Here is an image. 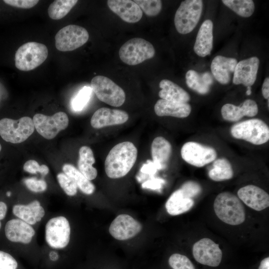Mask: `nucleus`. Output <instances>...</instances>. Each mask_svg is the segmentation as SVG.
Instances as JSON below:
<instances>
[{
    "label": "nucleus",
    "instance_id": "f257e3e1",
    "mask_svg": "<svg viewBox=\"0 0 269 269\" xmlns=\"http://www.w3.org/2000/svg\"><path fill=\"white\" fill-rule=\"evenodd\" d=\"M137 156V149L132 142L116 144L106 158L105 170L107 175L113 179L124 177L133 167Z\"/></svg>",
    "mask_w": 269,
    "mask_h": 269
},
{
    "label": "nucleus",
    "instance_id": "f03ea898",
    "mask_svg": "<svg viewBox=\"0 0 269 269\" xmlns=\"http://www.w3.org/2000/svg\"><path fill=\"white\" fill-rule=\"evenodd\" d=\"M214 209L218 218L224 223L238 225L245 220V209L240 199L229 192L219 194L214 203Z\"/></svg>",
    "mask_w": 269,
    "mask_h": 269
},
{
    "label": "nucleus",
    "instance_id": "7ed1b4c3",
    "mask_svg": "<svg viewBox=\"0 0 269 269\" xmlns=\"http://www.w3.org/2000/svg\"><path fill=\"white\" fill-rule=\"evenodd\" d=\"M232 136L255 145L266 143L269 139V128L258 119L247 120L234 125L230 130Z\"/></svg>",
    "mask_w": 269,
    "mask_h": 269
},
{
    "label": "nucleus",
    "instance_id": "20e7f679",
    "mask_svg": "<svg viewBox=\"0 0 269 269\" xmlns=\"http://www.w3.org/2000/svg\"><path fill=\"white\" fill-rule=\"evenodd\" d=\"M46 46L36 42H28L20 46L15 54V66L20 71H28L40 66L46 59Z\"/></svg>",
    "mask_w": 269,
    "mask_h": 269
},
{
    "label": "nucleus",
    "instance_id": "39448f33",
    "mask_svg": "<svg viewBox=\"0 0 269 269\" xmlns=\"http://www.w3.org/2000/svg\"><path fill=\"white\" fill-rule=\"evenodd\" d=\"M203 1L185 0L181 2L174 16V25L180 34L191 32L197 24L201 15Z\"/></svg>",
    "mask_w": 269,
    "mask_h": 269
},
{
    "label": "nucleus",
    "instance_id": "423d86ee",
    "mask_svg": "<svg viewBox=\"0 0 269 269\" xmlns=\"http://www.w3.org/2000/svg\"><path fill=\"white\" fill-rule=\"evenodd\" d=\"M33 120L23 117L17 120L3 118L0 120V135L7 142L18 143L27 139L34 132Z\"/></svg>",
    "mask_w": 269,
    "mask_h": 269
},
{
    "label": "nucleus",
    "instance_id": "0eeeda50",
    "mask_svg": "<svg viewBox=\"0 0 269 269\" xmlns=\"http://www.w3.org/2000/svg\"><path fill=\"white\" fill-rule=\"evenodd\" d=\"M152 44L141 38H133L126 42L119 52L121 60L129 65H136L152 58L155 55Z\"/></svg>",
    "mask_w": 269,
    "mask_h": 269
},
{
    "label": "nucleus",
    "instance_id": "6e6552de",
    "mask_svg": "<svg viewBox=\"0 0 269 269\" xmlns=\"http://www.w3.org/2000/svg\"><path fill=\"white\" fill-rule=\"evenodd\" d=\"M91 88L102 102L114 107H120L125 102L124 90L110 78L98 75L91 82Z\"/></svg>",
    "mask_w": 269,
    "mask_h": 269
},
{
    "label": "nucleus",
    "instance_id": "1a4fd4ad",
    "mask_svg": "<svg viewBox=\"0 0 269 269\" xmlns=\"http://www.w3.org/2000/svg\"><path fill=\"white\" fill-rule=\"evenodd\" d=\"M89 37V33L85 28L77 25H68L59 30L55 35V46L60 51H72L83 46Z\"/></svg>",
    "mask_w": 269,
    "mask_h": 269
},
{
    "label": "nucleus",
    "instance_id": "9d476101",
    "mask_svg": "<svg viewBox=\"0 0 269 269\" xmlns=\"http://www.w3.org/2000/svg\"><path fill=\"white\" fill-rule=\"evenodd\" d=\"M32 120L37 132L47 139L54 138L60 131L65 130L69 124L68 116L63 112H57L52 116L36 114Z\"/></svg>",
    "mask_w": 269,
    "mask_h": 269
},
{
    "label": "nucleus",
    "instance_id": "9b49d317",
    "mask_svg": "<svg viewBox=\"0 0 269 269\" xmlns=\"http://www.w3.org/2000/svg\"><path fill=\"white\" fill-rule=\"evenodd\" d=\"M70 226L68 220L63 216L52 218L45 226V240L54 249L66 247L70 241Z\"/></svg>",
    "mask_w": 269,
    "mask_h": 269
},
{
    "label": "nucleus",
    "instance_id": "f8f14e48",
    "mask_svg": "<svg viewBox=\"0 0 269 269\" xmlns=\"http://www.w3.org/2000/svg\"><path fill=\"white\" fill-rule=\"evenodd\" d=\"M181 155L187 163L201 167L214 161L217 157V152L212 147L189 141L182 146Z\"/></svg>",
    "mask_w": 269,
    "mask_h": 269
},
{
    "label": "nucleus",
    "instance_id": "ddd939ff",
    "mask_svg": "<svg viewBox=\"0 0 269 269\" xmlns=\"http://www.w3.org/2000/svg\"><path fill=\"white\" fill-rule=\"evenodd\" d=\"M192 253L199 263L212 267L218 266L222 259V252L218 244L209 238H202L193 246Z\"/></svg>",
    "mask_w": 269,
    "mask_h": 269
},
{
    "label": "nucleus",
    "instance_id": "4468645a",
    "mask_svg": "<svg viewBox=\"0 0 269 269\" xmlns=\"http://www.w3.org/2000/svg\"><path fill=\"white\" fill-rule=\"evenodd\" d=\"M141 229V224L132 216L120 214L112 221L109 230L115 239L124 241L134 237Z\"/></svg>",
    "mask_w": 269,
    "mask_h": 269
},
{
    "label": "nucleus",
    "instance_id": "2eb2a0df",
    "mask_svg": "<svg viewBox=\"0 0 269 269\" xmlns=\"http://www.w3.org/2000/svg\"><path fill=\"white\" fill-rule=\"evenodd\" d=\"M260 60L255 56L238 62L234 72L233 83L251 87L256 80Z\"/></svg>",
    "mask_w": 269,
    "mask_h": 269
},
{
    "label": "nucleus",
    "instance_id": "dca6fc26",
    "mask_svg": "<svg viewBox=\"0 0 269 269\" xmlns=\"http://www.w3.org/2000/svg\"><path fill=\"white\" fill-rule=\"evenodd\" d=\"M237 194L246 205L256 211H262L269 206L268 193L257 186H244L239 189Z\"/></svg>",
    "mask_w": 269,
    "mask_h": 269
},
{
    "label": "nucleus",
    "instance_id": "f3484780",
    "mask_svg": "<svg viewBox=\"0 0 269 269\" xmlns=\"http://www.w3.org/2000/svg\"><path fill=\"white\" fill-rule=\"evenodd\" d=\"M128 119L129 115L124 111L103 107L94 113L91 119V125L95 129H101L123 124Z\"/></svg>",
    "mask_w": 269,
    "mask_h": 269
},
{
    "label": "nucleus",
    "instance_id": "a211bd4d",
    "mask_svg": "<svg viewBox=\"0 0 269 269\" xmlns=\"http://www.w3.org/2000/svg\"><path fill=\"white\" fill-rule=\"evenodd\" d=\"M107 4L111 11L125 22L135 23L142 16L141 9L134 0H108Z\"/></svg>",
    "mask_w": 269,
    "mask_h": 269
},
{
    "label": "nucleus",
    "instance_id": "6ab92c4d",
    "mask_svg": "<svg viewBox=\"0 0 269 269\" xmlns=\"http://www.w3.org/2000/svg\"><path fill=\"white\" fill-rule=\"evenodd\" d=\"M4 232L6 237L10 241L25 244L30 243L35 235V230L30 225L18 219L7 222Z\"/></svg>",
    "mask_w": 269,
    "mask_h": 269
},
{
    "label": "nucleus",
    "instance_id": "aec40b11",
    "mask_svg": "<svg viewBox=\"0 0 269 269\" xmlns=\"http://www.w3.org/2000/svg\"><path fill=\"white\" fill-rule=\"evenodd\" d=\"M257 103L251 99L246 100L241 106H237L232 104H226L221 108L223 118L229 122H236L244 116L253 117L258 113Z\"/></svg>",
    "mask_w": 269,
    "mask_h": 269
},
{
    "label": "nucleus",
    "instance_id": "412c9836",
    "mask_svg": "<svg viewBox=\"0 0 269 269\" xmlns=\"http://www.w3.org/2000/svg\"><path fill=\"white\" fill-rule=\"evenodd\" d=\"M237 60L221 55L216 56L211 64V72L216 80L221 84H227L235 71Z\"/></svg>",
    "mask_w": 269,
    "mask_h": 269
},
{
    "label": "nucleus",
    "instance_id": "4be33fe9",
    "mask_svg": "<svg viewBox=\"0 0 269 269\" xmlns=\"http://www.w3.org/2000/svg\"><path fill=\"white\" fill-rule=\"evenodd\" d=\"M212 21L205 20L201 24L196 36L194 51L198 56L204 57L209 55L213 48Z\"/></svg>",
    "mask_w": 269,
    "mask_h": 269
},
{
    "label": "nucleus",
    "instance_id": "5701e85b",
    "mask_svg": "<svg viewBox=\"0 0 269 269\" xmlns=\"http://www.w3.org/2000/svg\"><path fill=\"white\" fill-rule=\"evenodd\" d=\"M154 109L158 116H171L178 118L187 117L191 112V107L187 103L175 102L163 99H159L156 102Z\"/></svg>",
    "mask_w": 269,
    "mask_h": 269
},
{
    "label": "nucleus",
    "instance_id": "b1692460",
    "mask_svg": "<svg viewBox=\"0 0 269 269\" xmlns=\"http://www.w3.org/2000/svg\"><path fill=\"white\" fill-rule=\"evenodd\" d=\"M12 213L30 225L39 222L45 215V211L38 200H34L27 205H15L12 208Z\"/></svg>",
    "mask_w": 269,
    "mask_h": 269
},
{
    "label": "nucleus",
    "instance_id": "393cba45",
    "mask_svg": "<svg viewBox=\"0 0 269 269\" xmlns=\"http://www.w3.org/2000/svg\"><path fill=\"white\" fill-rule=\"evenodd\" d=\"M152 161L158 170L165 169L172 152L170 143L162 136L155 137L151 144Z\"/></svg>",
    "mask_w": 269,
    "mask_h": 269
},
{
    "label": "nucleus",
    "instance_id": "a878e982",
    "mask_svg": "<svg viewBox=\"0 0 269 269\" xmlns=\"http://www.w3.org/2000/svg\"><path fill=\"white\" fill-rule=\"evenodd\" d=\"M159 86L161 90L158 95L161 99L179 103H187L190 99L185 90L170 80L163 79Z\"/></svg>",
    "mask_w": 269,
    "mask_h": 269
},
{
    "label": "nucleus",
    "instance_id": "bb28decb",
    "mask_svg": "<svg viewBox=\"0 0 269 269\" xmlns=\"http://www.w3.org/2000/svg\"><path fill=\"white\" fill-rule=\"evenodd\" d=\"M194 204L193 199L187 196L179 189L170 196L165 203V208L169 214L175 216L189 211Z\"/></svg>",
    "mask_w": 269,
    "mask_h": 269
},
{
    "label": "nucleus",
    "instance_id": "cd10ccee",
    "mask_svg": "<svg viewBox=\"0 0 269 269\" xmlns=\"http://www.w3.org/2000/svg\"><path fill=\"white\" fill-rule=\"evenodd\" d=\"M185 79L188 87L201 95L207 94L213 83V79L209 73L200 74L193 70L187 72Z\"/></svg>",
    "mask_w": 269,
    "mask_h": 269
},
{
    "label": "nucleus",
    "instance_id": "c85d7f7f",
    "mask_svg": "<svg viewBox=\"0 0 269 269\" xmlns=\"http://www.w3.org/2000/svg\"><path fill=\"white\" fill-rule=\"evenodd\" d=\"M79 159L78 161L79 170L89 180L95 179L97 176V170L92 165L95 159L92 150L87 146H82L79 151Z\"/></svg>",
    "mask_w": 269,
    "mask_h": 269
},
{
    "label": "nucleus",
    "instance_id": "c756f323",
    "mask_svg": "<svg viewBox=\"0 0 269 269\" xmlns=\"http://www.w3.org/2000/svg\"><path fill=\"white\" fill-rule=\"evenodd\" d=\"M212 168L208 172L211 179L215 181H222L230 179L233 176V170L229 161L225 158L215 159Z\"/></svg>",
    "mask_w": 269,
    "mask_h": 269
},
{
    "label": "nucleus",
    "instance_id": "7c9ffc66",
    "mask_svg": "<svg viewBox=\"0 0 269 269\" xmlns=\"http://www.w3.org/2000/svg\"><path fill=\"white\" fill-rule=\"evenodd\" d=\"M62 170L65 174L75 180L77 187L83 193L90 195L94 193L95 185L73 165L65 164L62 167Z\"/></svg>",
    "mask_w": 269,
    "mask_h": 269
},
{
    "label": "nucleus",
    "instance_id": "2f4dec72",
    "mask_svg": "<svg viewBox=\"0 0 269 269\" xmlns=\"http://www.w3.org/2000/svg\"><path fill=\"white\" fill-rule=\"evenodd\" d=\"M77 2V0H54L48 7V15L52 19H60L69 12Z\"/></svg>",
    "mask_w": 269,
    "mask_h": 269
},
{
    "label": "nucleus",
    "instance_id": "473e14b6",
    "mask_svg": "<svg viewBox=\"0 0 269 269\" xmlns=\"http://www.w3.org/2000/svg\"><path fill=\"white\" fill-rule=\"evenodd\" d=\"M222 1L226 6L242 17H250L255 11V4L252 0H223Z\"/></svg>",
    "mask_w": 269,
    "mask_h": 269
},
{
    "label": "nucleus",
    "instance_id": "72a5a7b5",
    "mask_svg": "<svg viewBox=\"0 0 269 269\" xmlns=\"http://www.w3.org/2000/svg\"><path fill=\"white\" fill-rule=\"evenodd\" d=\"M134 1L149 16L158 15L162 8V2L159 0H135Z\"/></svg>",
    "mask_w": 269,
    "mask_h": 269
},
{
    "label": "nucleus",
    "instance_id": "f704fd0d",
    "mask_svg": "<svg viewBox=\"0 0 269 269\" xmlns=\"http://www.w3.org/2000/svg\"><path fill=\"white\" fill-rule=\"evenodd\" d=\"M92 89L88 86H84L73 98L72 107L75 111L82 110L86 105L90 99Z\"/></svg>",
    "mask_w": 269,
    "mask_h": 269
},
{
    "label": "nucleus",
    "instance_id": "c9c22d12",
    "mask_svg": "<svg viewBox=\"0 0 269 269\" xmlns=\"http://www.w3.org/2000/svg\"><path fill=\"white\" fill-rule=\"evenodd\" d=\"M168 263L172 269H195L190 260L185 255L180 254L171 255Z\"/></svg>",
    "mask_w": 269,
    "mask_h": 269
},
{
    "label": "nucleus",
    "instance_id": "e433bc0d",
    "mask_svg": "<svg viewBox=\"0 0 269 269\" xmlns=\"http://www.w3.org/2000/svg\"><path fill=\"white\" fill-rule=\"evenodd\" d=\"M57 178L60 187L68 196H72L77 193V185L75 180L64 173H59Z\"/></svg>",
    "mask_w": 269,
    "mask_h": 269
},
{
    "label": "nucleus",
    "instance_id": "4c0bfd02",
    "mask_svg": "<svg viewBox=\"0 0 269 269\" xmlns=\"http://www.w3.org/2000/svg\"><path fill=\"white\" fill-rule=\"evenodd\" d=\"M24 183L27 188L34 192H42L47 189V183L43 179H37L35 177L26 178Z\"/></svg>",
    "mask_w": 269,
    "mask_h": 269
},
{
    "label": "nucleus",
    "instance_id": "58836bf2",
    "mask_svg": "<svg viewBox=\"0 0 269 269\" xmlns=\"http://www.w3.org/2000/svg\"><path fill=\"white\" fill-rule=\"evenodd\" d=\"M180 189L187 196L192 199L199 195L202 191L200 184L193 181L185 182Z\"/></svg>",
    "mask_w": 269,
    "mask_h": 269
},
{
    "label": "nucleus",
    "instance_id": "ea45409f",
    "mask_svg": "<svg viewBox=\"0 0 269 269\" xmlns=\"http://www.w3.org/2000/svg\"><path fill=\"white\" fill-rule=\"evenodd\" d=\"M17 263L10 254L0 251V269H17Z\"/></svg>",
    "mask_w": 269,
    "mask_h": 269
},
{
    "label": "nucleus",
    "instance_id": "a19ab883",
    "mask_svg": "<svg viewBox=\"0 0 269 269\" xmlns=\"http://www.w3.org/2000/svg\"><path fill=\"white\" fill-rule=\"evenodd\" d=\"M3 1L13 7L21 8H30L36 5L39 0H4Z\"/></svg>",
    "mask_w": 269,
    "mask_h": 269
},
{
    "label": "nucleus",
    "instance_id": "79ce46f5",
    "mask_svg": "<svg viewBox=\"0 0 269 269\" xmlns=\"http://www.w3.org/2000/svg\"><path fill=\"white\" fill-rule=\"evenodd\" d=\"M23 168L25 171L31 174H36L40 172V165L34 160H29L25 162Z\"/></svg>",
    "mask_w": 269,
    "mask_h": 269
},
{
    "label": "nucleus",
    "instance_id": "37998d69",
    "mask_svg": "<svg viewBox=\"0 0 269 269\" xmlns=\"http://www.w3.org/2000/svg\"><path fill=\"white\" fill-rule=\"evenodd\" d=\"M164 180L160 178H154L148 180L142 184L143 188H150L151 189H160L162 184L164 183Z\"/></svg>",
    "mask_w": 269,
    "mask_h": 269
},
{
    "label": "nucleus",
    "instance_id": "c03bdc74",
    "mask_svg": "<svg viewBox=\"0 0 269 269\" xmlns=\"http://www.w3.org/2000/svg\"><path fill=\"white\" fill-rule=\"evenodd\" d=\"M157 170V169L153 161L149 160H148L147 163L144 164L141 168L142 172L149 174H155Z\"/></svg>",
    "mask_w": 269,
    "mask_h": 269
},
{
    "label": "nucleus",
    "instance_id": "a18cd8bd",
    "mask_svg": "<svg viewBox=\"0 0 269 269\" xmlns=\"http://www.w3.org/2000/svg\"><path fill=\"white\" fill-rule=\"evenodd\" d=\"M262 94L266 99L269 98V78L267 77L263 84L262 89Z\"/></svg>",
    "mask_w": 269,
    "mask_h": 269
},
{
    "label": "nucleus",
    "instance_id": "49530a36",
    "mask_svg": "<svg viewBox=\"0 0 269 269\" xmlns=\"http://www.w3.org/2000/svg\"><path fill=\"white\" fill-rule=\"evenodd\" d=\"M7 212V206L3 202L0 201V220L5 217Z\"/></svg>",
    "mask_w": 269,
    "mask_h": 269
},
{
    "label": "nucleus",
    "instance_id": "de8ad7c7",
    "mask_svg": "<svg viewBox=\"0 0 269 269\" xmlns=\"http://www.w3.org/2000/svg\"><path fill=\"white\" fill-rule=\"evenodd\" d=\"M258 269H269V258L263 259Z\"/></svg>",
    "mask_w": 269,
    "mask_h": 269
},
{
    "label": "nucleus",
    "instance_id": "09e8293b",
    "mask_svg": "<svg viewBox=\"0 0 269 269\" xmlns=\"http://www.w3.org/2000/svg\"><path fill=\"white\" fill-rule=\"evenodd\" d=\"M49 168L48 167V166L46 165H44V164H42L41 165H40V173L42 175V176H45L46 175L48 172H49Z\"/></svg>",
    "mask_w": 269,
    "mask_h": 269
},
{
    "label": "nucleus",
    "instance_id": "8fccbe9b",
    "mask_svg": "<svg viewBox=\"0 0 269 269\" xmlns=\"http://www.w3.org/2000/svg\"><path fill=\"white\" fill-rule=\"evenodd\" d=\"M49 256L50 259L53 261H55L58 257V254L55 252H50Z\"/></svg>",
    "mask_w": 269,
    "mask_h": 269
},
{
    "label": "nucleus",
    "instance_id": "3c124183",
    "mask_svg": "<svg viewBox=\"0 0 269 269\" xmlns=\"http://www.w3.org/2000/svg\"><path fill=\"white\" fill-rule=\"evenodd\" d=\"M252 91H251V87L248 86L247 87V90L246 91V95L248 96H249L251 94Z\"/></svg>",
    "mask_w": 269,
    "mask_h": 269
},
{
    "label": "nucleus",
    "instance_id": "603ef678",
    "mask_svg": "<svg viewBox=\"0 0 269 269\" xmlns=\"http://www.w3.org/2000/svg\"><path fill=\"white\" fill-rule=\"evenodd\" d=\"M7 195L8 196H9L10 195V192H8L7 193Z\"/></svg>",
    "mask_w": 269,
    "mask_h": 269
},
{
    "label": "nucleus",
    "instance_id": "864d4df0",
    "mask_svg": "<svg viewBox=\"0 0 269 269\" xmlns=\"http://www.w3.org/2000/svg\"><path fill=\"white\" fill-rule=\"evenodd\" d=\"M1 149V144L0 143V151Z\"/></svg>",
    "mask_w": 269,
    "mask_h": 269
},
{
    "label": "nucleus",
    "instance_id": "5fc2aeb1",
    "mask_svg": "<svg viewBox=\"0 0 269 269\" xmlns=\"http://www.w3.org/2000/svg\"><path fill=\"white\" fill-rule=\"evenodd\" d=\"M0 227H1V222L0 221Z\"/></svg>",
    "mask_w": 269,
    "mask_h": 269
}]
</instances>
